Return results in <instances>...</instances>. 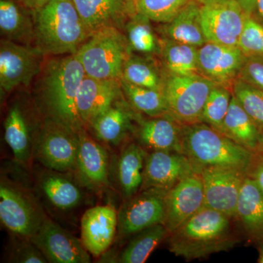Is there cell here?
Listing matches in <instances>:
<instances>
[{"label":"cell","instance_id":"6da1fadb","mask_svg":"<svg viewBox=\"0 0 263 263\" xmlns=\"http://www.w3.org/2000/svg\"><path fill=\"white\" fill-rule=\"evenodd\" d=\"M85 76L75 54L51 60L43 67L38 75L35 98L38 110L45 119L76 133L84 128L78 116L76 100Z\"/></svg>","mask_w":263,"mask_h":263},{"label":"cell","instance_id":"7a4b0ae2","mask_svg":"<svg viewBox=\"0 0 263 263\" xmlns=\"http://www.w3.org/2000/svg\"><path fill=\"white\" fill-rule=\"evenodd\" d=\"M236 219L203 206L168 237V249L186 260L205 258L226 252L240 243L233 221Z\"/></svg>","mask_w":263,"mask_h":263},{"label":"cell","instance_id":"3957f363","mask_svg":"<svg viewBox=\"0 0 263 263\" xmlns=\"http://www.w3.org/2000/svg\"><path fill=\"white\" fill-rule=\"evenodd\" d=\"M34 43L43 55L75 54L92 32L72 0H51L34 12Z\"/></svg>","mask_w":263,"mask_h":263},{"label":"cell","instance_id":"277c9868","mask_svg":"<svg viewBox=\"0 0 263 263\" xmlns=\"http://www.w3.org/2000/svg\"><path fill=\"white\" fill-rule=\"evenodd\" d=\"M181 153L195 171L222 167L247 173L252 153L205 123L182 125Z\"/></svg>","mask_w":263,"mask_h":263},{"label":"cell","instance_id":"5b68a950","mask_svg":"<svg viewBox=\"0 0 263 263\" xmlns=\"http://www.w3.org/2000/svg\"><path fill=\"white\" fill-rule=\"evenodd\" d=\"M127 37L120 29L108 27L93 32L75 55L85 74L98 79H120L130 56Z\"/></svg>","mask_w":263,"mask_h":263},{"label":"cell","instance_id":"8992f818","mask_svg":"<svg viewBox=\"0 0 263 263\" xmlns=\"http://www.w3.org/2000/svg\"><path fill=\"white\" fill-rule=\"evenodd\" d=\"M216 83L202 75L164 77L163 94L167 116L181 125L201 122L202 112Z\"/></svg>","mask_w":263,"mask_h":263},{"label":"cell","instance_id":"52a82bcc","mask_svg":"<svg viewBox=\"0 0 263 263\" xmlns=\"http://www.w3.org/2000/svg\"><path fill=\"white\" fill-rule=\"evenodd\" d=\"M78 133L44 119L33 143V154L48 169L61 173L76 171Z\"/></svg>","mask_w":263,"mask_h":263},{"label":"cell","instance_id":"ba28073f","mask_svg":"<svg viewBox=\"0 0 263 263\" xmlns=\"http://www.w3.org/2000/svg\"><path fill=\"white\" fill-rule=\"evenodd\" d=\"M46 217L27 191L2 178L0 219L3 226L19 238L30 239Z\"/></svg>","mask_w":263,"mask_h":263},{"label":"cell","instance_id":"9c48e42d","mask_svg":"<svg viewBox=\"0 0 263 263\" xmlns=\"http://www.w3.org/2000/svg\"><path fill=\"white\" fill-rule=\"evenodd\" d=\"M44 56L37 47L2 39L0 43V89L7 94L29 86L42 70Z\"/></svg>","mask_w":263,"mask_h":263},{"label":"cell","instance_id":"30bf717a","mask_svg":"<svg viewBox=\"0 0 263 263\" xmlns=\"http://www.w3.org/2000/svg\"><path fill=\"white\" fill-rule=\"evenodd\" d=\"M203 184L204 206L236 219V207L247 173L230 167H209L199 171Z\"/></svg>","mask_w":263,"mask_h":263},{"label":"cell","instance_id":"8fae6325","mask_svg":"<svg viewBox=\"0 0 263 263\" xmlns=\"http://www.w3.org/2000/svg\"><path fill=\"white\" fill-rule=\"evenodd\" d=\"M166 194L148 189L140 190L127 199L118 214L119 234L122 237L130 236L150 227L163 224Z\"/></svg>","mask_w":263,"mask_h":263},{"label":"cell","instance_id":"7c38bea8","mask_svg":"<svg viewBox=\"0 0 263 263\" xmlns=\"http://www.w3.org/2000/svg\"><path fill=\"white\" fill-rule=\"evenodd\" d=\"M247 13L237 0L200 6V22L207 42L237 46Z\"/></svg>","mask_w":263,"mask_h":263},{"label":"cell","instance_id":"4fadbf2b","mask_svg":"<svg viewBox=\"0 0 263 263\" xmlns=\"http://www.w3.org/2000/svg\"><path fill=\"white\" fill-rule=\"evenodd\" d=\"M45 256L48 262L89 263V253L81 238L64 229L54 221L45 219L29 239Z\"/></svg>","mask_w":263,"mask_h":263},{"label":"cell","instance_id":"5bb4252c","mask_svg":"<svg viewBox=\"0 0 263 263\" xmlns=\"http://www.w3.org/2000/svg\"><path fill=\"white\" fill-rule=\"evenodd\" d=\"M197 172L183 154L167 151L146 153L141 190H153L167 193L181 180Z\"/></svg>","mask_w":263,"mask_h":263},{"label":"cell","instance_id":"9a60e30c","mask_svg":"<svg viewBox=\"0 0 263 263\" xmlns=\"http://www.w3.org/2000/svg\"><path fill=\"white\" fill-rule=\"evenodd\" d=\"M205 204L200 173L195 172L171 189L165 196L163 224L170 233L197 214Z\"/></svg>","mask_w":263,"mask_h":263},{"label":"cell","instance_id":"2e32d148","mask_svg":"<svg viewBox=\"0 0 263 263\" xmlns=\"http://www.w3.org/2000/svg\"><path fill=\"white\" fill-rule=\"evenodd\" d=\"M122 92L120 79H98L85 76L76 100L78 116L85 129L119 100Z\"/></svg>","mask_w":263,"mask_h":263},{"label":"cell","instance_id":"e0dca14e","mask_svg":"<svg viewBox=\"0 0 263 263\" xmlns=\"http://www.w3.org/2000/svg\"><path fill=\"white\" fill-rule=\"evenodd\" d=\"M119 226V216L111 205H97L85 212L81 221V240L88 252L103 255L113 243Z\"/></svg>","mask_w":263,"mask_h":263},{"label":"cell","instance_id":"ac0fdd59","mask_svg":"<svg viewBox=\"0 0 263 263\" xmlns=\"http://www.w3.org/2000/svg\"><path fill=\"white\" fill-rule=\"evenodd\" d=\"M246 57L237 46L207 42L198 48V66L202 76L224 85L238 77Z\"/></svg>","mask_w":263,"mask_h":263},{"label":"cell","instance_id":"d6986e66","mask_svg":"<svg viewBox=\"0 0 263 263\" xmlns=\"http://www.w3.org/2000/svg\"><path fill=\"white\" fill-rule=\"evenodd\" d=\"M91 32L114 27L122 29L137 13L136 0H72Z\"/></svg>","mask_w":263,"mask_h":263},{"label":"cell","instance_id":"ffe728a7","mask_svg":"<svg viewBox=\"0 0 263 263\" xmlns=\"http://www.w3.org/2000/svg\"><path fill=\"white\" fill-rule=\"evenodd\" d=\"M76 171L81 181L94 190H103L109 185L108 154L100 143L90 137L85 128L78 132Z\"/></svg>","mask_w":263,"mask_h":263},{"label":"cell","instance_id":"44dd1931","mask_svg":"<svg viewBox=\"0 0 263 263\" xmlns=\"http://www.w3.org/2000/svg\"><path fill=\"white\" fill-rule=\"evenodd\" d=\"M236 220L249 243L263 241V191L257 182L247 176L236 207Z\"/></svg>","mask_w":263,"mask_h":263},{"label":"cell","instance_id":"7402d4cb","mask_svg":"<svg viewBox=\"0 0 263 263\" xmlns=\"http://www.w3.org/2000/svg\"><path fill=\"white\" fill-rule=\"evenodd\" d=\"M182 125L168 116L152 117L139 122L136 131L138 143L144 149L181 153ZM182 154V153H181Z\"/></svg>","mask_w":263,"mask_h":263},{"label":"cell","instance_id":"603a6c76","mask_svg":"<svg viewBox=\"0 0 263 263\" xmlns=\"http://www.w3.org/2000/svg\"><path fill=\"white\" fill-rule=\"evenodd\" d=\"M200 6L190 0L171 22L164 24L162 32L165 39L197 48L206 43L200 22Z\"/></svg>","mask_w":263,"mask_h":263},{"label":"cell","instance_id":"cb8c5ba5","mask_svg":"<svg viewBox=\"0 0 263 263\" xmlns=\"http://www.w3.org/2000/svg\"><path fill=\"white\" fill-rule=\"evenodd\" d=\"M40 189L48 202L60 211H69L81 203L80 187L66 173L48 169L41 176Z\"/></svg>","mask_w":263,"mask_h":263},{"label":"cell","instance_id":"d4e9b609","mask_svg":"<svg viewBox=\"0 0 263 263\" xmlns=\"http://www.w3.org/2000/svg\"><path fill=\"white\" fill-rule=\"evenodd\" d=\"M5 139L13 152L15 160L27 164L33 153L31 128L25 110L18 103L10 107L5 119Z\"/></svg>","mask_w":263,"mask_h":263},{"label":"cell","instance_id":"484cf974","mask_svg":"<svg viewBox=\"0 0 263 263\" xmlns=\"http://www.w3.org/2000/svg\"><path fill=\"white\" fill-rule=\"evenodd\" d=\"M221 133L252 153L258 152L260 131L233 95Z\"/></svg>","mask_w":263,"mask_h":263},{"label":"cell","instance_id":"4316f807","mask_svg":"<svg viewBox=\"0 0 263 263\" xmlns=\"http://www.w3.org/2000/svg\"><path fill=\"white\" fill-rule=\"evenodd\" d=\"M146 150L139 143L128 145L117 163V179L123 196L127 199L141 190L143 183Z\"/></svg>","mask_w":263,"mask_h":263},{"label":"cell","instance_id":"83f0119b","mask_svg":"<svg viewBox=\"0 0 263 263\" xmlns=\"http://www.w3.org/2000/svg\"><path fill=\"white\" fill-rule=\"evenodd\" d=\"M136 119L126 103L117 100L108 110L95 119L89 127L99 140L117 145L132 128V121Z\"/></svg>","mask_w":263,"mask_h":263},{"label":"cell","instance_id":"f1b7e54d","mask_svg":"<svg viewBox=\"0 0 263 263\" xmlns=\"http://www.w3.org/2000/svg\"><path fill=\"white\" fill-rule=\"evenodd\" d=\"M0 32L3 39L30 46L34 41V21L12 0L0 1Z\"/></svg>","mask_w":263,"mask_h":263},{"label":"cell","instance_id":"f546056e","mask_svg":"<svg viewBox=\"0 0 263 263\" xmlns=\"http://www.w3.org/2000/svg\"><path fill=\"white\" fill-rule=\"evenodd\" d=\"M169 232L163 224L138 232L119 254L117 262L143 263L159 245L167 238Z\"/></svg>","mask_w":263,"mask_h":263},{"label":"cell","instance_id":"4dcf8cb0","mask_svg":"<svg viewBox=\"0 0 263 263\" xmlns=\"http://www.w3.org/2000/svg\"><path fill=\"white\" fill-rule=\"evenodd\" d=\"M160 52L167 73L202 75L198 66V48L165 39L161 43Z\"/></svg>","mask_w":263,"mask_h":263},{"label":"cell","instance_id":"1f68e13d","mask_svg":"<svg viewBox=\"0 0 263 263\" xmlns=\"http://www.w3.org/2000/svg\"><path fill=\"white\" fill-rule=\"evenodd\" d=\"M122 92L131 106L150 117L167 116L163 91L132 84L120 79Z\"/></svg>","mask_w":263,"mask_h":263},{"label":"cell","instance_id":"d6a6232c","mask_svg":"<svg viewBox=\"0 0 263 263\" xmlns=\"http://www.w3.org/2000/svg\"><path fill=\"white\" fill-rule=\"evenodd\" d=\"M121 79L141 87L163 89L164 76L153 62L141 57H128L123 66Z\"/></svg>","mask_w":263,"mask_h":263},{"label":"cell","instance_id":"836d02e7","mask_svg":"<svg viewBox=\"0 0 263 263\" xmlns=\"http://www.w3.org/2000/svg\"><path fill=\"white\" fill-rule=\"evenodd\" d=\"M150 21L145 15L137 13L126 24V37L131 51L145 54L161 51V43L156 37Z\"/></svg>","mask_w":263,"mask_h":263},{"label":"cell","instance_id":"e575fe53","mask_svg":"<svg viewBox=\"0 0 263 263\" xmlns=\"http://www.w3.org/2000/svg\"><path fill=\"white\" fill-rule=\"evenodd\" d=\"M232 94L240 106L263 131V90L237 78L232 85Z\"/></svg>","mask_w":263,"mask_h":263},{"label":"cell","instance_id":"d590c367","mask_svg":"<svg viewBox=\"0 0 263 263\" xmlns=\"http://www.w3.org/2000/svg\"><path fill=\"white\" fill-rule=\"evenodd\" d=\"M232 97L233 94L227 86L216 84L205 102L201 122L221 133Z\"/></svg>","mask_w":263,"mask_h":263},{"label":"cell","instance_id":"8d00e7d4","mask_svg":"<svg viewBox=\"0 0 263 263\" xmlns=\"http://www.w3.org/2000/svg\"><path fill=\"white\" fill-rule=\"evenodd\" d=\"M190 0H136L137 13L158 23L171 22Z\"/></svg>","mask_w":263,"mask_h":263},{"label":"cell","instance_id":"74e56055","mask_svg":"<svg viewBox=\"0 0 263 263\" xmlns=\"http://www.w3.org/2000/svg\"><path fill=\"white\" fill-rule=\"evenodd\" d=\"M237 47L246 57H263V26L247 15Z\"/></svg>","mask_w":263,"mask_h":263},{"label":"cell","instance_id":"f35d334b","mask_svg":"<svg viewBox=\"0 0 263 263\" xmlns=\"http://www.w3.org/2000/svg\"><path fill=\"white\" fill-rule=\"evenodd\" d=\"M10 262L46 263L45 256L29 239L21 238V241L14 245L9 258Z\"/></svg>","mask_w":263,"mask_h":263},{"label":"cell","instance_id":"ab89813d","mask_svg":"<svg viewBox=\"0 0 263 263\" xmlns=\"http://www.w3.org/2000/svg\"><path fill=\"white\" fill-rule=\"evenodd\" d=\"M237 78L263 90V57H246Z\"/></svg>","mask_w":263,"mask_h":263},{"label":"cell","instance_id":"60d3db41","mask_svg":"<svg viewBox=\"0 0 263 263\" xmlns=\"http://www.w3.org/2000/svg\"><path fill=\"white\" fill-rule=\"evenodd\" d=\"M247 176L254 179L263 191V154L261 152H254L252 155Z\"/></svg>","mask_w":263,"mask_h":263},{"label":"cell","instance_id":"b9f144b4","mask_svg":"<svg viewBox=\"0 0 263 263\" xmlns=\"http://www.w3.org/2000/svg\"><path fill=\"white\" fill-rule=\"evenodd\" d=\"M21 1L23 3L24 6L34 12L42 8L51 0H21Z\"/></svg>","mask_w":263,"mask_h":263},{"label":"cell","instance_id":"7bdbcfd3","mask_svg":"<svg viewBox=\"0 0 263 263\" xmlns=\"http://www.w3.org/2000/svg\"><path fill=\"white\" fill-rule=\"evenodd\" d=\"M248 15H252L256 10L257 0H237Z\"/></svg>","mask_w":263,"mask_h":263},{"label":"cell","instance_id":"ee69618b","mask_svg":"<svg viewBox=\"0 0 263 263\" xmlns=\"http://www.w3.org/2000/svg\"><path fill=\"white\" fill-rule=\"evenodd\" d=\"M257 251H258V259H257V262L263 263V241L259 242V243L256 245Z\"/></svg>","mask_w":263,"mask_h":263},{"label":"cell","instance_id":"f6af8a7d","mask_svg":"<svg viewBox=\"0 0 263 263\" xmlns=\"http://www.w3.org/2000/svg\"><path fill=\"white\" fill-rule=\"evenodd\" d=\"M195 1L200 5H207L219 3V2L224 1V0H195Z\"/></svg>","mask_w":263,"mask_h":263},{"label":"cell","instance_id":"bcb514c9","mask_svg":"<svg viewBox=\"0 0 263 263\" xmlns=\"http://www.w3.org/2000/svg\"><path fill=\"white\" fill-rule=\"evenodd\" d=\"M256 10H257L259 15L263 18V0H257Z\"/></svg>","mask_w":263,"mask_h":263},{"label":"cell","instance_id":"7dc6e473","mask_svg":"<svg viewBox=\"0 0 263 263\" xmlns=\"http://www.w3.org/2000/svg\"><path fill=\"white\" fill-rule=\"evenodd\" d=\"M258 152L263 154V131L260 132V137H259V149Z\"/></svg>","mask_w":263,"mask_h":263}]
</instances>
